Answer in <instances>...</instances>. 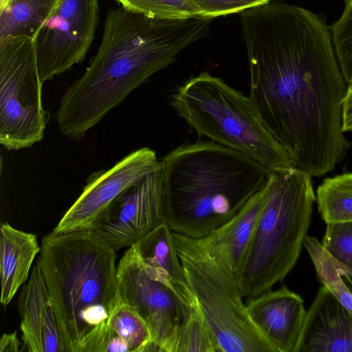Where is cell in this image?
I'll list each match as a JSON object with an SVG mask.
<instances>
[{"label":"cell","mask_w":352,"mask_h":352,"mask_svg":"<svg viewBox=\"0 0 352 352\" xmlns=\"http://www.w3.org/2000/svg\"><path fill=\"white\" fill-rule=\"evenodd\" d=\"M98 0H61L32 38L41 82L82 62L94 39Z\"/></svg>","instance_id":"30bf717a"},{"label":"cell","mask_w":352,"mask_h":352,"mask_svg":"<svg viewBox=\"0 0 352 352\" xmlns=\"http://www.w3.org/2000/svg\"><path fill=\"white\" fill-rule=\"evenodd\" d=\"M164 352H219L215 338L197 304L192 307Z\"/></svg>","instance_id":"603a6c76"},{"label":"cell","mask_w":352,"mask_h":352,"mask_svg":"<svg viewBox=\"0 0 352 352\" xmlns=\"http://www.w3.org/2000/svg\"><path fill=\"white\" fill-rule=\"evenodd\" d=\"M23 346L29 352H67L55 309L37 263L18 299Z\"/></svg>","instance_id":"5bb4252c"},{"label":"cell","mask_w":352,"mask_h":352,"mask_svg":"<svg viewBox=\"0 0 352 352\" xmlns=\"http://www.w3.org/2000/svg\"><path fill=\"white\" fill-rule=\"evenodd\" d=\"M61 0H10L0 10V38L28 36L33 38L52 15Z\"/></svg>","instance_id":"ffe728a7"},{"label":"cell","mask_w":352,"mask_h":352,"mask_svg":"<svg viewBox=\"0 0 352 352\" xmlns=\"http://www.w3.org/2000/svg\"><path fill=\"white\" fill-rule=\"evenodd\" d=\"M212 19H155L122 6L109 11L97 53L60 100V131L71 139L83 138L131 91L205 36Z\"/></svg>","instance_id":"7a4b0ae2"},{"label":"cell","mask_w":352,"mask_h":352,"mask_svg":"<svg viewBox=\"0 0 352 352\" xmlns=\"http://www.w3.org/2000/svg\"><path fill=\"white\" fill-rule=\"evenodd\" d=\"M342 127L344 133H352V85H348L342 107Z\"/></svg>","instance_id":"83f0119b"},{"label":"cell","mask_w":352,"mask_h":352,"mask_svg":"<svg viewBox=\"0 0 352 352\" xmlns=\"http://www.w3.org/2000/svg\"><path fill=\"white\" fill-rule=\"evenodd\" d=\"M248 314L276 352H298L306 310L302 297L283 286L250 298Z\"/></svg>","instance_id":"4fadbf2b"},{"label":"cell","mask_w":352,"mask_h":352,"mask_svg":"<svg viewBox=\"0 0 352 352\" xmlns=\"http://www.w3.org/2000/svg\"><path fill=\"white\" fill-rule=\"evenodd\" d=\"M167 224L201 239L237 214L267 186L272 170L210 140L179 146L161 160Z\"/></svg>","instance_id":"3957f363"},{"label":"cell","mask_w":352,"mask_h":352,"mask_svg":"<svg viewBox=\"0 0 352 352\" xmlns=\"http://www.w3.org/2000/svg\"><path fill=\"white\" fill-rule=\"evenodd\" d=\"M10 0H0V10L3 9Z\"/></svg>","instance_id":"4dcf8cb0"},{"label":"cell","mask_w":352,"mask_h":352,"mask_svg":"<svg viewBox=\"0 0 352 352\" xmlns=\"http://www.w3.org/2000/svg\"><path fill=\"white\" fill-rule=\"evenodd\" d=\"M343 278L352 290V276Z\"/></svg>","instance_id":"f546056e"},{"label":"cell","mask_w":352,"mask_h":352,"mask_svg":"<svg viewBox=\"0 0 352 352\" xmlns=\"http://www.w3.org/2000/svg\"><path fill=\"white\" fill-rule=\"evenodd\" d=\"M160 166L156 153L142 147L111 168L93 173L82 193L52 232L63 234L94 230L118 197Z\"/></svg>","instance_id":"8fae6325"},{"label":"cell","mask_w":352,"mask_h":352,"mask_svg":"<svg viewBox=\"0 0 352 352\" xmlns=\"http://www.w3.org/2000/svg\"><path fill=\"white\" fill-rule=\"evenodd\" d=\"M321 243L333 258L352 270V222L327 224Z\"/></svg>","instance_id":"484cf974"},{"label":"cell","mask_w":352,"mask_h":352,"mask_svg":"<svg viewBox=\"0 0 352 352\" xmlns=\"http://www.w3.org/2000/svg\"><path fill=\"white\" fill-rule=\"evenodd\" d=\"M151 330L140 316L120 303L110 317L100 352L152 351Z\"/></svg>","instance_id":"d6986e66"},{"label":"cell","mask_w":352,"mask_h":352,"mask_svg":"<svg viewBox=\"0 0 352 352\" xmlns=\"http://www.w3.org/2000/svg\"><path fill=\"white\" fill-rule=\"evenodd\" d=\"M249 98L263 125L312 177L332 172L350 144L342 127L347 84L329 28L316 14L278 0L240 12Z\"/></svg>","instance_id":"6da1fadb"},{"label":"cell","mask_w":352,"mask_h":352,"mask_svg":"<svg viewBox=\"0 0 352 352\" xmlns=\"http://www.w3.org/2000/svg\"><path fill=\"white\" fill-rule=\"evenodd\" d=\"M120 303L135 310L149 327L152 351L164 348L186 319L192 303L150 276L135 244L129 247L117 265Z\"/></svg>","instance_id":"9c48e42d"},{"label":"cell","mask_w":352,"mask_h":352,"mask_svg":"<svg viewBox=\"0 0 352 352\" xmlns=\"http://www.w3.org/2000/svg\"><path fill=\"white\" fill-rule=\"evenodd\" d=\"M116 252L91 230L52 232L42 238L36 263L67 352H100L120 304Z\"/></svg>","instance_id":"277c9868"},{"label":"cell","mask_w":352,"mask_h":352,"mask_svg":"<svg viewBox=\"0 0 352 352\" xmlns=\"http://www.w3.org/2000/svg\"><path fill=\"white\" fill-rule=\"evenodd\" d=\"M164 223L167 217L160 166L118 197L91 231L117 251Z\"/></svg>","instance_id":"7c38bea8"},{"label":"cell","mask_w":352,"mask_h":352,"mask_svg":"<svg viewBox=\"0 0 352 352\" xmlns=\"http://www.w3.org/2000/svg\"><path fill=\"white\" fill-rule=\"evenodd\" d=\"M138 254L151 277L190 302H196L184 276L173 231L162 224L135 243Z\"/></svg>","instance_id":"e0dca14e"},{"label":"cell","mask_w":352,"mask_h":352,"mask_svg":"<svg viewBox=\"0 0 352 352\" xmlns=\"http://www.w3.org/2000/svg\"><path fill=\"white\" fill-rule=\"evenodd\" d=\"M303 246L314 265L318 280L352 314V290L343 278L344 264L333 258L314 236L307 235Z\"/></svg>","instance_id":"7402d4cb"},{"label":"cell","mask_w":352,"mask_h":352,"mask_svg":"<svg viewBox=\"0 0 352 352\" xmlns=\"http://www.w3.org/2000/svg\"><path fill=\"white\" fill-rule=\"evenodd\" d=\"M266 186L230 220L199 239L237 282L265 205Z\"/></svg>","instance_id":"2e32d148"},{"label":"cell","mask_w":352,"mask_h":352,"mask_svg":"<svg viewBox=\"0 0 352 352\" xmlns=\"http://www.w3.org/2000/svg\"><path fill=\"white\" fill-rule=\"evenodd\" d=\"M33 38H0V143L19 150L40 142L47 122Z\"/></svg>","instance_id":"ba28073f"},{"label":"cell","mask_w":352,"mask_h":352,"mask_svg":"<svg viewBox=\"0 0 352 352\" xmlns=\"http://www.w3.org/2000/svg\"><path fill=\"white\" fill-rule=\"evenodd\" d=\"M298 352H352V314L324 285L306 312Z\"/></svg>","instance_id":"9a60e30c"},{"label":"cell","mask_w":352,"mask_h":352,"mask_svg":"<svg viewBox=\"0 0 352 352\" xmlns=\"http://www.w3.org/2000/svg\"><path fill=\"white\" fill-rule=\"evenodd\" d=\"M329 29L344 79L347 85H352V0L344 1L341 16Z\"/></svg>","instance_id":"d4e9b609"},{"label":"cell","mask_w":352,"mask_h":352,"mask_svg":"<svg viewBox=\"0 0 352 352\" xmlns=\"http://www.w3.org/2000/svg\"><path fill=\"white\" fill-rule=\"evenodd\" d=\"M316 201L326 224L352 222V173L324 179L316 189Z\"/></svg>","instance_id":"44dd1931"},{"label":"cell","mask_w":352,"mask_h":352,"mask_svg":"<svg viewBox=\"0 0 352 352\" xmlns=\"http://www.w3.org/2000/svg\"><path fill=\"white\" fill-rule=\"evenodd\" d=\"M0 232V302L6 307L28 280L41 246L35 234L16 229L8 223L1 224Z\"/></svg>","instance_id":"ac0fdd59"},{"label":"cell","mask_w":352,"mask_h":352,"mask_svg":"<svg viewBox=\"0 0 352 352\" xmlns=\"http://www.w3.org/2000/svg\"><path fill=\"white\" fill-rule=\"evenodd\" d=\"M22 343L17 336V331L4 333L0 340V352H18Z\"/></svg>","instance_id":"f1b7e54d"},{"label":"cell","mask_w":352,"mask_h":352,"mask_svg":"<svg viewBox=\"0 0 352 352\" xmlns=\"http://www.w3.org/2000/svg\"><path fill=\"white\" fill-rule=\"evenodd\" d=\"M312 177L296 167L272 170L265 205L238 280L243 297L272 289L296 265L316 201Z\"/></svg>","instance_id":"5b68a950"},{"label":"cell","mask_w":352,"mask_h":352,"mask_svg":"<svg viewBox=\"0 0 352 352\" xmlns=\"http://www.w3.org/2000/svg\"><path fill=\"white\" fill-rule=\"evenodd\" d=\"M201 11L202 15L214 18L232 13H240L247 9L269 2L270 0H190Z\"/></svg>","instance_id":"4316f807"},{"label":"cell","mask_w":352,"mask_h":352,"mask_svg":"<svg viewBox=\"0 0 352 352\" xmlns=\"http://www.w3.org/2000/svg\"><path fill=\"white\" fill-rule=\"evenodd\" d=\"M170 104L199 137L243 153L271 170L296 167L263 125L249 97L221 78L201 73L177 88Z\"/></svg>","instance_id":"8992f818"},{"label":"cell","mask_w":352,"mask_h":352,"mask_svg":"<svg viewBox=\"0 0 352 352\" xmlns=\"http://www.w3.org/2000/svg\"><path fill=\"white\" fill-rule=\"evenodd\" d=\"M124 8L155 19H178L202 15L190 0H116Z\"/></svg>","instance_id":"cb8c5ba5"},{"label":"cell","mask_w":352,"mask_h":352,"mask_svg":"<svg viewBox=\"0 0 352 352\" xmlns=\"http://www.w3.org/2000/svg\"><path fill=\"white\" fill-rule=\"evenodd\" d=\"M173 234L186 283L219 352H276L253 324L226 265L199 239Z\"/></svg>","instance_id":"52a82bcc"}]
</instances>
